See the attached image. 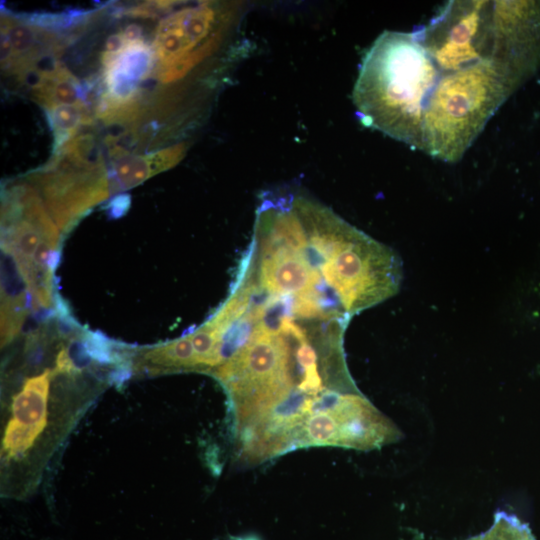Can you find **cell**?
Segmentation results:
<instances>
[{"label": "cell", "mask_w": 540, "mask_h": 540, "mask_svg": "<svg viewBox=\"0 0 540 540\" xmlns=\"http://www.w3.org/2000/svg\"><path fill=\"white\" fill-rule=\"evenodd\" d=\"M540 67L530 31L498 1H449L411 32L366 51L352 99L361 123L456 162Z\"/></svg>", "instance_id": "cell-1"}, {"label": "cell", "mask_w": 540, "mask_h": 540, "mask_svg": "<svg viewBox=\"0 0 540 540\" xmlns=\"http://www.w3.org/2000/svg\"><path fill=\"white\" fill-rule=\"evenodd\" d=\"M1 219L2 247L16 260L32 307L49 309L53 302L52 274L58 263L59 229L37 190L26 183L5 191Z\"/></svg>", "instance_id": "cell-2"}, {"label": "cell", "mask_w": 540, "mask_h": 540, "mask_svg": "<svg viewBox=\"0 0 540 540\" xmlns=\"http://www.w3.org/2000/svg\"><path fill=\"white\" fill-rule=\"evenodd\" d=\"M32 182L59 231L69 230L111 195L109 171L102 159L84 158L63 148L33 175Z\"/></svg>", "instance_id": "cell-3"}, {"label": "cell", "mask_w": 540, "mask_h": 540, "mask_svg": "<svg viewBox=\"0 0 540 540\" xmlns=\"http://www.w3.org/2000/svg\"><path fill=\"white\" fill-rule=\"evenodd\" d=\"M51 374L44 370L30 377L12 400V417L3 438L7 459H21L34 446L47 424Z\"/></svg>", "instance_id": "cell-4"}, {"label": "cell", "mask_w": 540, "mask_h": 540, "mask_svg": "<svg viewBox=\"0 0 540 540\" xmlns=\"http://www.w3.org/2000/svg\"><path fill=\"white\" fill-rule=\"evenodd\" d=\"M214 20L215 10L206 3L183 8L161 20L152 46L157 69L168 67L192 53L193 48L206 39Z\"/></svg>", "instance_id": "cell-5"}, {"label": "cell", "mask_w": 540, "mask_h": 540, "mask_svg": "<svg viewBox=\"0 0 540 540\" xmlns=\"http://www.w3.org/2000/svg\"><path fill=\"white\" fill-rule=\"evenodd\" d=\"M152 47L143 40L127 44L116 58L104 67L106 93L116 99L138 96V84L146 79L155 66Z\"/></svg>", "instance_id": "cell-6"}, {"label": "cell", "mask_w": 540, "mask_h": 540, "mask_svg": "<svg viewBox=\"0 0 540 540\" xmlns=\"http://www.w3.org/2000/svg\"><path fill=\"white\" fill-rule=\"evenodd\" d=\"M1 340L2 346L19 332L28 311V288L13 255L1 249Z\"/></svg>", "instance_id": "cell-7"}, {"label": "cell", "mask_w": 540, "mask_h": 540, "mask_svg": "<svg viewBox=\"0 0 540 540\" xmlns=\"http://www.w3.org/2000/svg\"><path fill=\"white\" fill-rule=\"evenodd\" d=\"M185 145L177 144L146 155L124 156L109 171L111 194L133 188L148 178L175 166L184 156Z\"/></svg>", "instance_id": "cell-8"}, {"label": "cell", "mask_w": 540, "mask_h": 540, "mask_svg": "<svg viewBox=\"0 0 540 540\" xmlns=\"http://www.w3.org/2000/svg\"><path fill=\"white\" fill-rule=\"evenodd\" d=\"M83 86L62 64L58 66L43 84L34 90L35 100L46 110L61 105L77 103L83 95Z\"/></svg>", "instance_id": "cell-9"}, {"label": "cell", "mask_w": 540, "mask_h": 540, "mask_svg": "<svg viewBox=\"0 0 540 540\" xmlns=\"http://www.w3.org/2000/svg\"><path fill=\"white\" fill-rule=\"evenodd\" d=\"M46 114L54 136V153L74 138L82 125L91 122L82 100L46 110Z\"/></svg>", "instance_id": "cell-10"}, {"label": "cell", "mask_w": 540, "mask_h": 540, "mask_svg": "<svg viewBox=\"0 0 540 540\" xmlns=\"http://www.w3.org/2000/svg\"><path fill=\"white\" fill-rule=\"evenodd\" d=\"M303 431L309 445L341 446V423L331 413L308 415Z\"/></svg>", "instance_id": "cell-11"}, {"label": "cell", "mask_w": 540, "mask_h": 540, "mask_svg": "<svg viewBox=\"0 0 540 540\" xmlns=\"http://www.w3.org/2000/svg\"><path fill=\"white\" fill-rule=\"evenodd\" d=\"M467 540H535L529 527L516 516L499 511L491 527Z\"/></svg>", "instance_id": "cell-12"}, {"label": "cell", "mask_w": 540, "mask_h": 540, "mask_svg": "<svg viewBox=\"0 0 540 540\" xmlns=\"http://www.w3.org/2000/svg\"><path fill=\"white\" fill-rule=\"evenodd\" d=\"M139 97L130 99H116L104 93L96 108V116L108 124L127 123L140 116Z\"/></svg>", "instance_id": "cell-13"}, {"label": "cell", "mask_w": 540, "mask_h": 540, "mask_svg": "<svg viewBox=\"0 0 540 540\" xmlns=\"http://www.w3.org/2000/svg\"><path fill=\"white\" fill-rule=\"evenodd\" d=\"M219 39L220 33H215L182 60L168 67L157 69L158 79L164 83H170L183 78L195 65L199 64L217 48Z\"/></svg>", "instance_id": "cell-14"}, {"label": "cell", "mask_w": 540, "mask_h": 540, "mask_svg": "<svg viewBox=\"0 0 540 540\" xmlns=\"http://www.w3.org/2000/svg\"><path fill=\"white\" fill-rule=\"evenodd\" d=\"M130 207L129 195H119L115 197L108 205V213L112 218L123 216Z\"/></svg>", "instance_id": "cell-15"}, {"label": "cell", "mask_w": 540, "mask_h": 540, "mask_svg": "<svg viewBox=\"0 0 540 540\" xmlns=\"http://www.w3.org/2000/svg\"><path fill=\"white\" fill-rule=\"evenodd\" d=\"M126 45L127 43L125 42L121 32H119L108 37L105 43L106 50L104 52L118 54Z\"/></svg>", "instance_id": "cell-16"}, {"label": "cell", "mask_w": 540, "mask_h": 540, "mask_svg": "<svg viewBox=\"0 0 540 540\" xmlns=\"http://www.w3.org/2000/svg\"><path fill=\"white\" fill-rule=\"evenodd\" d=\"M121 34L127 44L138 42L142 36V28L137 24H130L121 31Z\"/></svg>", "instance_id": "cell-17"}]
</instances>
